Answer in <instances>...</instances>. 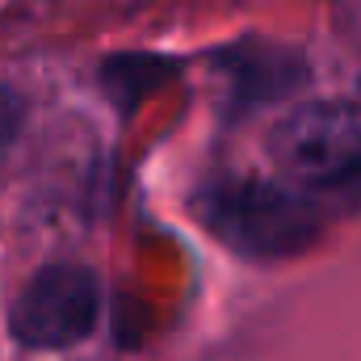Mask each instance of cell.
Segmentation results:
<instances>
[{
  "instance_id": "6da1fadb",
  "label": "cell",
  "mask_w": 361,
  "mask_h": 361,
  "mask_svg": "<svg viewBox=\"0 0 361 361\" xmlns=\"http://www.w3.org/2000/svg\"><path fill=\"white\" fill-rule=\"evenodd\" d=\"M202 223L240 257L286 261L319 240V210L269 180H210L193 193Z\"/></svg>"
},
{
  "instance_id": "7a4b0ae2",
  "label": "cell",
  "mask_w": 361,
  "mask_h": 361,
  "mask_svg": "<svg viewBox=\"0 0 361 361\" xmlns=\"http://www.w3.org/2000/svg\"><path fill=\"white\" fill-rule=\"evenodd\" d=\"M277 169L298 185L332 189L361 177V105L307 101L290 109L269 135Z\"/></svg>"
},
{
  "instance_id": "3957f363",
  "label": "cell",
  "mask_w": 361,
  "mask_h": 361,
  "mask_svg": "<svg viewBox=\"0 0 361 361\" xmlns=\"http://www.w3.org/2000/svg\"><path fill=\"white\" fill-rule=\"evenodd\" d=\"M101 290L85 265H47L13 302V336L25 349L80 345L97 324Z\"/></svg>"
},
{
  "instance_id": "277c9868",
  "label": "cell",
  "mask_w": 361,
  "mask_h": 361,
  "mask_svg": "<svg viewBox=\"0 0 361 361\" xmlns=\"http://www.w3.org/2000/svg\"><path fill=\"white\" fill-rule=\"evenodd\" d=\"M223 76H227V92L235 109H257L265 101H277L286 92H294L307 76L302 55L273 47V42H244L223 51Z\"/></svg>"
},
{
  "instance_id": "5b68a950",
  "label": "cell",
  "mask_w": 361,
  "mask_h": 361,
  "mask_svg": "<svg viewBox=\"0 0 361 361\" xmlns=\"http://www.w3.org/2000/svg\"><path fill=\"white\" fill-rule=\"evenodd\" d=\"M173 72H177L173 59H160V55H118V59L105 63L101 80H105L109 97H114L122 109H130V105H139L147 92L160 89Z\"/></svg>"
},
{
  "instance_id": "8992f818",
  "label": "cell",
  "mask_w": 361,
  "mask_h": 361,
  "mask_svg": "<svg viewBox=\"0 0 361 361\" xmlns=\"http://www.w3.org/2000/svg\"><path fill=\"white\" fill-rule=\"evenodd\" d=\"M21 118H25V105H21V97L13 89H4L0 85V156L8 152V143L17 139V130H21Z\"/></svg>"
}]
</instances>
